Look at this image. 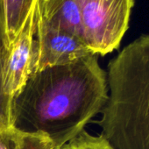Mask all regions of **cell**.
<instances>
[{
  "instance_id": "30bf717a",
  "label": "cell",
  "mask_w": 149,
  "mask_h": 149,
  "mask_svg": "<svg viewBox=\"0 0 149 149\" xmlns=\"http://www.w3.org/2000/svg\"><path fill=\"white\" fill-rule=\"evenodd\" d=\"M58 149H114L108 140L102 136H92L83 131L77 136Z\"/></svg>"
},
{
  "instance_id": "6da1fadb",
  "label": "cell",
  "mask_w": 149,
  "mask_h": 149,
  "mask_svg": "<svg viewBox=\"0 0 149 149\" xmlns=\"http://www.w3.org/2000/svg\"><path fill=\"white\" fill-rule=\"evenodd\" d=\"M91 54L32 73L13 101V126L41 132L58 149L77 136L108 99L107 76Z\"/></svg>"
},
{
  "instance_id": "52a82bcc",
  "label": "cell",
  "mask_w": 149,
  "mask_h": 149,
  "mask_svg": "<svg viewBox=\"0 0 149 149\" xmlns=\"http://www.w3.org/2000/svg\"><path fill=\"white\" fill-rule=\"evenodd\" d=\"M36 2L37 0H0V29L8 48L19 35Z\"/></svg>"
},
{
  "instance_id": "8992f818",
  "label": "cell",
  "mask_w": 149,
  "mask_h": 149,
  "mask_svg": "<svg viewBox=\"0 0 149 149\" xmlns=\"http://www.w3.org/2000/svg\"><path fill=\"white\" fill-rule=\"evenodd\" d=\"M36 8L40 22L83 40L81 14L77 0H37Z\"/></svg>"
},
{
  "instance_id": "7a4b0ae2",
  "label": "cell",
  "mask_w": 149,
  "mask_h": 149,
  "mask_svg": "<svg viewBox=\"0 0 149 149\" xmlns=\"http://www.w3.org/2000/svg\"><path fill=\"white\" fill-rule=\"evenodd\" d=\"M108 99L97 124L114 149H149V33L126 45L107 68Z\"/></svg>"
},
{
  "instance_id": "5b68a950",
  "label": "cell",
  "mask_w": 149,
  "mask_h": 149,
  "mask_svg": "<svg viewBox=\"0 0 149 149\" xmlns=\"http://www.w3.org/2000/svg\"><path fill=\"white\" fill-rule=\"evenodd\" d=\"M36 25L35 5L19 35L8 48L6 58L3 89L5 94L12 101L22 91L32 73Z\"/></svg>"
},
{
  "instance_id": "ba28073f",
  "label": "cell",
  "mask_w": 149,
  "mask_h": 149,
  "mask_svg": "<svg viewBox=\"0 0 149 149\" xmlns=\"http://www.w3.org/2000/svg\"><path fill=\"white\" fill-rule=\"evenodd\" d=\"M0 149H54V145L41 132H24L14 126H0Z\"/></svg>"
},
{
  "instance_id": "3957f363",
  "label": "cell",
  "mask_w": 149,
  "mask_h": 149,
  "mask_svg": "<svg viewBox=\"0 0 149 149\" xmlns=\"http://www.w3.org/2000/svg\"><path fill=\"white\" fill-rule=\"evenodd\" d=\"M83 40L96 55L118 49L129 28L134 0H77Z\"/></svg>"
},
{
  "instance_id": "9c48e42d",
  "label": "cell",
  "mask_w": 149,
  "mask_h": 149,
  "mask_svg": "<svg viewBox=\"0 0 149 149\" xmlns=\"http://www.w3.org/2000/svg\"><path fill=\"white\" fill-rule=\"evenodd\" d=\"M8 47L4 34L0 29V126H13V101L5 94L3 89V74Z\"/></svg>"
},
{
  "instance_id": "277c9868",
  "label": "cell",
  "mask_w": 149,
  "mask_h": 149,
  "mask_svg": "<svg viewBox=\"0 0 149 149\" xmlns=\"http://www.w3.org/2000/svg\"><path fill=\"white\" fill-rule=\"evenodd\" d=\"M91 54H94L82 39L45 25L38 19L37 14L32 73L68 64Z\"/></svg>"
}]
</instances>
